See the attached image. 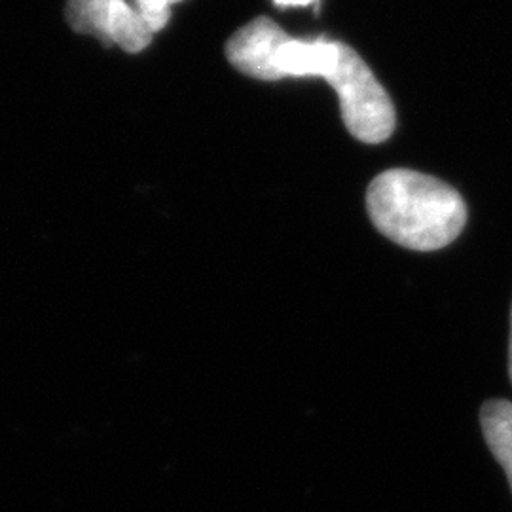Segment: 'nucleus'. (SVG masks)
Returning <instances> with one entry per match:
<instances>
[{"instance_id": "0eeeda50", "label": "nucleus", "mask_w": 512, "mask_h": 512, "mask_svg": "<svg viewBox=\"0 0 512 512\" xmlns=\"http://www.w3.org/2000/svg\"><path fill=\"white\" fill-rule=\"evenodd\" d=\"M183 2V0H135V8L145 19L150 31L158 33L162 31L167 21L171 18V6Z\"/></svg>"}, {"instance_id": "f257e3e1", "label": "nucleus", "mask_w": 512, "mask_h": 512, "mask_svg": "<svg viewBox=\"0 0 512 512\" xmlns=\"http://www.w3.org/2000/svg\"><path fill=\"white\" fill-rule=\"evenodd\" d=\"M372 224L412 251H437L458 238L467 205L458 190L410 169H389L366 190Z\"/></svg>"}, {"instance_id": "1a4fd4ad", "label": "nucleus", "mask_w": 512, "mask_h": 512, "mask_svg": "<svg viewBox=\"0 0 512 512\" xmlns=\"http://www.w3.org/2000/svg\"><path fill=\"white\" fill-rule=\"evenodd\" d=\"M509 372H511V382H512V311H511V346H509Z\"/></svg>"}, {"instance_id": "39448f33", "label": "nucleus", "mask_w": 512, "mask_h": 512, "mask_svg": "<svg viewBox=\"0 0 512 512\" xmlns=\"http://www.w3.org/2000/svg\"><path fill=\"white\" fill-rule=\"evenodd\" d=\"M340 42L289 38L274 57V82L283 78H329L338 65Z\"/></svg>"}, {"instance_id": "20e7f679", "label": "nucleus", "mask_w": 512, "mask_h": 512, "mask_svg": "<svg viewBox=\"0 0 512 512\" xmlns=\"http://www.w3.org/2000/svg\"><path fill=\"white\" fill-rule=\"evenodd\" d=\"M289 38L272 19L256 18L228 40L226 55L239 73L274 82L275 54Z\"/></svg>"}, {"instance_id": "6e6552de", "label": "nucleus", "mask_w": 512, "mask_h": 512, "mask_svg": "<svg viewBox=\"0 0 512 512\" xmlns=\"http://www.w3.org/2000/svg\"><path fill=\"white\" fill-rule=\"evenodd\" d=\"M313 2H317V0H274L275 6H279V8H289V6H308V4H313Z\"/></svg>"}, {"instance_id": "f03ea898", "label": "nucleus", "mask_w": 512, "mask_h": 512, "mask_svg": "<svg viewBox=\"0 0 512 512\" xmlns=\"http://www.w3.org/2000/svg\"><path fill=\"white\" fill-rule=\"evenodd\" d=\"M338 93L349 133L368 145L384 143L395 129V109L389 95L361 55L340 42L338 65L329 78Z\"/></svg>"}, {"instance_id": "7ed1b4c3", "label": "nucleus", "mask_w": 512, "mask_h": 512, "mask_svg": "<svg viewBox=\"0 0 512 512\" xmlns=\"http://www.w3.org/2000/svg\"><path fill=\"white\" fill-rule=\"evenodd\" d=\"M65 14L76 33L93 35L105 46L116 44L129 54L143 52L154 35L126 0H67Z\"/></svg>"}, {"instance_id": "423d86ee", "label": "nucleus", "mask_w": 512, "mask_h": 512, "mask_svg": "<svg viewBox=\"0 0 512 512\" xmlns=\"http://www.w3.org/2000/svg\"><path fill=\"white\" fill-rule=\"evenodd\" d=\"M480 425L495 459L505 469L512 490V403L488 401L480 410Z\"/></svg>"}]
</instances>
